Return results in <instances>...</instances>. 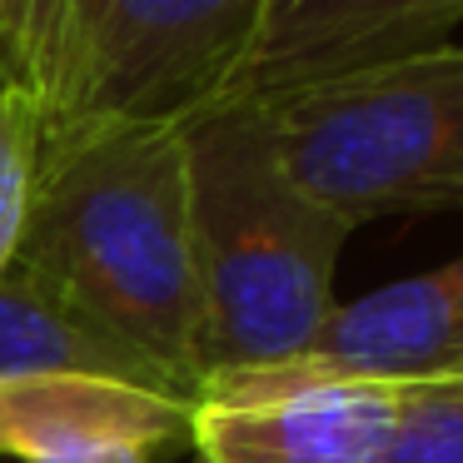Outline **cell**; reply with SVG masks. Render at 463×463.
<instances>
[{
    "label": "cell",
    "instance_id": "cell-11",
    "mask_svg": "<svg viewBox=\"0 0 463 463\" xmlns=\"http://www.w3.org/2000/svg\"><path fill=\"white\" fill-rule=\"evenodd\" d=\"M45 150V105L21 90H0V274L25 240Z\"/></svg>",
    "mask_w": 463,
    "mask_h": 463
},
{
    "label": "cell",
    "instance_id": "cell-3",
    "mask_svg": "<svg viewBox=\"0 0 463 463\" xmlns=\"http://www.w3.org/2000/svg\"><path fill=\"white\" fill-rule=\"evenodd\" d=\"M289 175L344 224L463 214V45L250 95Z\"/></svg>",
    "mask_w": 463,
    "mask_h": 463
},
{
    "label": "cell",
    "instance_id": "cell-4",
    "mask_svg": "<svg viewBox=\"0 0 463 463\" xmlns=\"http://www.w3.org/2000/svg\"><path fill=\"white\" fill-rule=\"evenodd\" d=\"M269 0H80L45 140L110 125H190L234 100Z\"/></svg>",
    "mask_w": 463,
    "mask_h": 463
},
{
    "label": "cell",
    "instance_id": "cell-1",
    "mask_svg": "<svg viewBox=\"0 0 463 463\" xmlns=\"http://www.w3.org/2000/svg\"><path fill=\"white\" fill-rule=\"evenodd\" d=\"M15 260L194 393L210 373L184 125L55 135Z\"/></svg>",
    "mask_w": 463,
    "mask_h": 463
},
{
    "label": "cell",
    "instance_id": "cell-13",
    "mask_svg": "<svg viewBox=\"0 0 463 463\" xmlns=\"http://www.w3.org/2000/svg\"><path fill=\"white\" fill-rule=\"evenodd\" d=\"M194 463H200V458H194Z\"/></svg>",
    "mask_w": 463,
    "mask_h": 463
},
{
    "label": "cell",
    "instance_id": "cell-7",
    "mask_svg": "<svg viewBox=\"0 0 463 463\" xmlns=\"http://www.w3.org/2000/svg\"><path fill=\"white\" fill-rule=\"evenodd\" d=\"M399 389L309 383V389L200 399L190 443L200 463H379Z\"/></svg>",
    "mask_w": 463,
    "mask_h": 463
},
{
    "label": "cell",
    "instance_id": "cell-12",
    "mask_svg": "<svg viewBox=\"0 0 463 463\" xmlns=\"http://www.w3.org/2000/svg\"><path fill=\"white\" fill-rule=\"evenodd\" d=\"M379 463H463V379L403 383Z\"/></svg>",
    "mask_w": 463,
    "mask_h": 463
},
{
    "label": "cell",
    "instance_id": "cell-2",
    "mask_svg": "<svg viewBox=\"0 0 463 463\" xmlns=\"http://www.w3.org/2000/svg\"><path fill=\"white\" fill-rule=\"evenodd\" d=\"M184 165L210 373L299 354L339 304L334 274L354 224L289 175L250 95L184 125Z\"/></svg>",
    "mask_w": 463,
    "mask_h": 463
},
{
    "label": "cell",
    "instance_id": "cell-10",
    "mask_svg": "<svg viewBox=\"0 0 463 463\" xmlns=\"http://www.w3.org/2000/svg\"><path fill=\"white\" fill-rule=\"evenodd\" d=\"M80 0H0V90L55 105L75 45Z\"/></svg>",
    "mask_w": 463,
    "mask_h": 463
},
{
    "label": "cell",
    "instance_id": "cell-5",
    "mask_svg": "<svg viewBox=\"0 0 463 463\" xmlns=\"http://www.w3.org/2000/svg\"><path fill=\"white\" fill-rule=\"evenodd\" d=\"M463 379V254L439 269L379 284L349 304H334L299 354L260 369H214L194 389L200 399L309 389V383H403Z\"/></svg>",
    "mask_w": 463,
    "mask_h": 463
},
{
    "label": "cell",
    "instance_id": "cell-9",
    "mask_svg": "<svg viewBox=\"0 0 463 463\" xmlns=\"http://www.w3.org/2000/svg\"><path fill=\"white\" fill-rule=\"evenodd\" d=\"M5 379H115L184 393L135 344L105 329L21 260L0 274V383Z\"/></svg>",
    "mask_w": 463,
    "mask_h": 463
},
{
    "label": "cell",
    "instance_id": "cell-6",
    "mask_svg": "<svg viewBox=\"0 0 463 463\" xmlns=\"http://www.w3.org/2000/svg\"><path fill=\"white\" fill-rule=\"evenodd\" d=\"M194 399L115 379H5L0 458L15 463H155L190 443Z\"/></svg>",
    "mask_w": 463,
    "mask_h": 463
},
{
    "label": "cell",
    "instance_id": "cell-8",
    "mask_svg": "<svg viewBox=\"0 0 463 463\" xmlns=\"http://www.w3.org/2000/svg\"><path fill=\"white\" fill-rule=\"evenodd\" d=\"M463 0H269L240 95L403 61L453 41Z\"/></svg>",
    "mask_w": 463,
    "mask_h": 463
}]
</instances>
